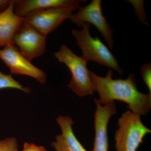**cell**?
I'll use <instances>...</instances> for the list:
<instances>
[{"label":"cell","mask_w":151,"mask_h":151,"mask_svg":"<svg viewBox=\"0 0 151 151\" xmlns=\"http://www.w3.org/2000/svg\"><path fill=\"white\" fill-rule=\"evenodd\" d=\"M89 76L95 91L100 96L98 101L102 105L119 100L127 103L133 113L145 115L151 109V94L139 92L134 74L127 79H113V71L108 69L105 77H101L92 71Z\"/></svg>","instance_id":"cell-1"},{"label":"cell","mask_w":151,"mask_h":151,"mask_svg":"<svg viewBox=\"0 0 151 151\" xmlns=\"http://www.w3.org/2000/svg\"><path fill=\"white\" fill-rule=\"evenodd\" d=\"M81 27V30L73 29L71 31L76 43L82 52L81 57L87 62H97L109 68H113L119 74H122L123 70L108 47L99 38L91 36L89 32L90 24L85 23Z\"/></svg>","instance_id":"cell-2"},{"label":"cell","mask_w":151,"mask_h":151,"mask_svg":"<svg viewBox=\"0 0 151 151\" xmlns=\"http://www.w3.org/2000/svg\"><path fill=\"white\" fill-rule=\"evenodd\" d=\"M54 55L59 62L64 63L70 70L71 78L68 85L69 88L80 97L94 94L95 89L87 68V61L64 45Z\"/></svg>","instance_id":"cell-3"},{"label":"cell","mask_w":151,"mask_h":151,"mask_svg":"<svg viewBox=\"0 0 151 151\" xmlns=\"http://www.w3.org/2000/svg\"><path fill=\"white\" fill-rule=\"evenodd\" d=\"M118 125L115 136L117 151H137L145 136L151 132L143 124L140 116L130 110L122 114Z\"/></svg>","instance_id":"cell-4"},{"label":"cell","mask_w":151,"mask_h":151,"mask_svg":"<svg viewBox=\"0 0 151 151\" xmlns=\"http://www.w3.org/2000/svg\"><path fill=\"white\" fill-rule=\"evenodd\" d=\"M13 42L21 54L30 62L46 51V37L24 21L15 34Z\"/></svg>","instance_id":"cell-5"},{"label":"cell","mask_w":151,"mask_h":151,"mask_svg":"<svg viewBox=\"0 0 151 151\" xmlns=\"http://www.w3.org/2000/svg\"><path fill=\"white\" fill-rule=\"evenodd\" d=\"M69 19L78 27L85 23L92 24L99 30L111 49L113 45V31L103 16L101 7V1L93 0L86 6L78 9L76 14H72Z\"/></svg>","instance_id":"cell-6"},{"label":"cell","mask_w":151,"mask_h":151,"mask_svg":"<svg viewBox=\"0 0 151 151\" xmlns=\"http://www.w3.org/2000/svg\"><path fill=\"white\" fill-rule=\"evenodd\" d=\"M73 11L64 8H52L35 11L24 17L23 21L47 36L64 21L69 19Z\"/></svg>","instance_id":"cell-7"},{"label":"cell","mask_w":151,"mask_h":151,"mask_svg":"<svg viewBox=\"0 0 151 151\" xmlns=\"http://www.w3.org/2000/svg\"><path fill=\"white\" fill-rule=\"evenodd\" d=\"M0 59L9 68L11 74L27 76L41 84L46 82L47 76L45 72L25 58L14 45L0 49Z\"/></svg>","instance_id":"cell-8"},{"label":"cell","mask_w":151,"mask_h":151,"mask_svg":"<svg viewBox=\"0 0 151 151\" xmlns=\"http://www.w3.org/2000/svg\"><path fill=\"white\" fill-rule=\"evenodd\" d=\"M96 105L94 115L95 129L94 148L92 151H108V126L112 116L117 113L115 102L103 105L94 99Z\"/></svg>","instance_id":"cell-9"},{"label":"cell","mask_w":151,"mask_h":151,"mask_svg":"<svg viewBox=\"0 0 151 151\" xmlns=\"http://www.w3.org/2000/svg\"><path fill=\"white\" fill-rule=\"evenodd\" d=\"M82 1L78 0H14V12L23 18L32 12L52 8H64L73 11L80 7Z\"/></svg>","instance_id":"cell-10"},{"label":"cell","mask_w":151,"mask_h":151,"mask_svg":"<svg viewBox=\"0 0 151 151\" xmlns=\"http://www.w3.org/2000/svg\"><path fill=\"white\" fill-rule=\"evenodd\" d=\"M56 121L60 127L61 134L57 135L55 141L51 143L55 151H87L73 133V122L70 117L60 116Z\"/></svg>","instance_id":"cell-11"},{"label":"cell","mask_w":151,"mask_h":151,"mask_svg":"<svg viewBox=\"0 0 151 151\" xmlns=\"http://www.w3.org/2000/svg\"><path fill=\"white\" fill-rule=\"evenodd\" d=\"M23 20L15 13L14 0H11L7 8L0 13V47L14 45V35Z\"/></svg>","instance_id":"cell-12"},{"label":"cell","mask_w":151,"mask_h":151,"mask_svg":"<svg viewBox=\"0 0 151 151\" xmlns=\"http://www.w3.org/2000/svg\"><path fill=\"white\" fill-rule=\"evenodd\" d=\"M7 88L19 89L27 94L31 92L30 88L21 85L13 78L12 74H4L0 71V89Z\"/></svg>","instance_id":"cell-13"},{"label":"cell","mask_w":151,"mask_h":151,"mask_svg":"<svg viewBox=\"0 0 151 151\" xmlns=\"http://www.w3.org/2000/svg\"><path fill=\"white\" fill-rule=\"evenodd\" d=\"M19 144L14 137L6 138L0 141V151H18Z\"/></svg>","instance_id":"cell-14"},{"label":"cell","mask_w":151,"mask_h":151,"mask_svg":"<svg viewBox=\"0 0 151 151\" xmlns=\"http://www.w3.org/2000/svg\"><path fill=\"white\" fill-rule=\"evenodd\" d=\"M141 73L143 80L147 86L149 93L151 94V65L150 63H148L142 65Z\"/></svg>","instance_id":"cell-15"},{"label":"cell","mask_w":151,"mask_h":151,"mask_svg":"<svg viewBox=\"0 0 151 151\" xmlns=\"http://www.w3.org/2000/svg\"><path fill=\"white\" fill-rule=\"evenodd\" d=\"M22 151H47L42 146H37L33 143L25 142Z\"/></svg>","instance_id":"cell-16"},{"label":"cell","mask_w":151,"mask_h":151,"mask_svg":"<svg viewBox=\"0 0 151 151\" xmlns=\"http://www.w3.org/2000/svg\"><path fill=\"white\" fill-rule=\"evenodd\" d=\"M11 0H0V13L4 11L8 6Z\"/></svg>","instance_id":"cell-17"}]
</instances>
